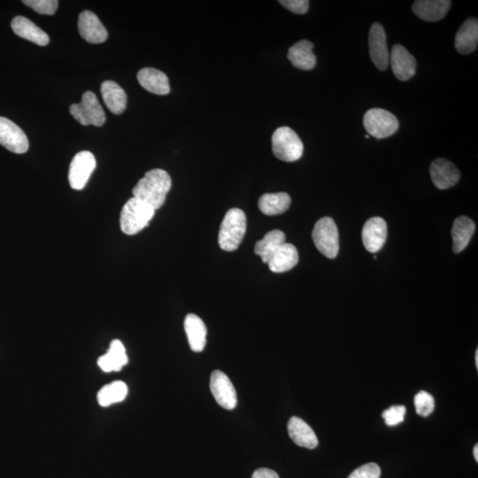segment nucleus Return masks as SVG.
<instances>
[{"label": "nucleus", "instance_id": "nucleus-1", "mask_svg": "<svg viewBox=\"0 0 478 478\" xmlns=\"http://www.w3.org/2000/svg\"><path fill=\"white\" fill-rule=\"evenodd\" d=\"M172 186V180L167 171L155 169L148 171L133 188V197L143 201L154 210L160 209L167 194Z\"/></svg>", "mask_w": 478, "mask_h": 478}, {"label": "nucleus", "instance_id": "nucleus-2", "mask_svg": "<svg viewBox=\"0 0 478 478\" xmlns=\"http://www.w3.org/2000/svg\"><path fill=\"white\" fill-rule=\"evenodd\" d=\"M246 216L243 210L232 209L226 213L221 224L218 242L221 248L234 252L243 241L246 232Z\"/></svg>", "mask_w": 478, "mask_h": 478}, {"label": "nucleus", "instance_id": "nucleus-3", "mask_svg": "<svg viewBox=\"0 0 478 478\" xmlns=\"http://www.w3.org/2000/svg\"><path fill=\"white\" fill-rule=\"evenodd\" d=\"M153 207L143 201L131 197L121 210L120 224L121 232L126 235H135L146 228L154 216Z\"/></svg>", "mask_w": 478, "mask_h": 478}, {"label": "nucleus", "instance_id": "nucleus-4", "mask_svg": "<svg viewBox=\"0 0 478 478\" xmlns=\"http://www.w3.org/2000/svg\"><path fill=\"white\" fill-rule=\"evenodd\" d=\"M272 151L278 160L293 163L301 159L304 146L298 134L291 128L280 127L273 133Z\"/></svg>", "mask_w": 478, "mask_h": 478}, {"label": "nucleus", "instance_id": "nucleus-5", "mask_svg": "<svg viewBox=\"0 0 478 478\" xmlns=\"http://www.w3.org/2000/svg\"><path fill=\"white\" fill-rule=\"evenodd\" d=\"M316 248L329 259H335L339 251L337 224L331 217H322L315 223L312 233Z\"/></svg>", "mask_w": 478, "mask_h": 478}, {"label": "nucleus", "instance_id": "nucleus-6", "mask_svg": "<svg viewBox=\"0 0 478 478\" xmlns=\"http://www.w3.org/2000/svg\"><path fill=\"white\" fill-rule=\"evenodd\" d=\"M72 117L84 126L94 125L101 127L105 123V114L100 101L92 91L84 92L80 104H73L69 107Z\"/></svg>", "mask_w": 478, "mask_h": 478}, {"label": "nucleus", "instance_id": "nucleus-7", "mask_svg": "<svg viewBox=\"0 0 478 478\" xmlns=\"http://www.w3.org/2000/svg\"><path fill=\"white\" fill-rule=\"evenodd\" d=\"M364 124L371 136L381 140L392 136L400 124L396 117L382 108H372L365 114Z\"/></svg>", "mask_w": 478, "mask_h": 478}, {"label": "nucleus", "instance_id": "nucleus-8", "mask_svg": "<svg viewBox=\"0 0 478 478\" xmlns=\"http://www.w3.org/2000/svg\"><path fill=\"white\" fill-rule=\"evenodd\" d=\"M94 155L89 151H79L69 167L68 180L74 190L84 189L96 169Z\"/></svg>", "mask_w": 478, "mask_h": 478}, {"label": "nucleus", "instance_id": "nucleus-9", "mask_svg": "<svg viewBox=\"0 0 478 478\" xmlns=\"http://www.w3.org/2000/svg\"><path fill=\"white\" fill-rule=\"evenodd\" d=\"M369 54L374 65L379 70L385 71L388 68L390 61L387 33L384 27L379 22L372 24L368 35Z\"/></svg>", "mask_w": 478, "mask_h": 478}, {"label": "nucleus", "instance_id": "nucleus-10", "mask_svg": "<svg viewBox=\"0 0 478 478\" xmlns=\"http://www.w3.org/2000/svg\"><path fill=\"white\" fill-rule=\"evenodd\" d=\"M210 389L217 403L225 410H232L237 407V397L235 387L228 375L220 371H214L210 378Z\"/></svg>", "mask_w": 478, "mask_h": 478}, {"label": "nucleus", "instance_id": "nucleus-11", "mask_svg": "<svg viewBox=\"0 0 478 478\" xmlns=\"http://www.w3.org/2000/svg\"><path fill=\"white\" fill-rule=\"evenodd\" d=\"M0 144L15 154H25L29 150V140L24 131L10 121L0 117Z\"/></svg>", "mask_w": 478, "mask_h": 478}, {"label": "nucleus", "instance_id": "nucleus-12", "mask_svg": "<svg viewBox=\"0 0 478 478\" xmlns=\"http://www.w3.org/2000/svg\"><path fill=\"white\" fill-rule=\"evenodd\" d=\"M389 64L395 77L402 82L410 80L417 72V59L401 45L392 47Z\"/></svg>", "mask_w": 478, "mask_h": 478}, {"label": "nucleus", "instance_id": "nucleus-13", "mask_svg": "<svg viewBox=\"0 0 478 478\" xmlns=\"http://www.w3.org/2000/svg\"><path fill=\"white\" fill-rule=\"evenodd\" d=\"M430 172L434 186L440 190H447L460 181L461 173L450 160L438 158L431 164Z\"/></svg>", "mask_w": 478, "mask_h": 478}, {"label": "nucleus", "instance_id": "nucleus-14", "mask_svg": "<svg viewBox=\"0 0 478 478\" xmlns=\"http://www.w3.org/2000/svg\"><path fill=\"white\" fill-rule=\"evenodd\" d=\"M387 239V223L381 217H372L364 224L362 241L369 253H378Z\"/></svg>", "mask_w": 478, "mask_h": 478}, {"label": "nucleus", "instance_id": "nucleus-15", "mask_svg": "<svg viewBox=\"0 0 478 478\" xmlns=\"http://www.w3.org/2000/svg\"><path fill=\"white\" fill-rule=\"evenodd\" d=\"M78 29L81 37L91 44H100L107 39V29L91 11H84L79 15Z\"/></svg>", "mask_w": 478, "mask_h": 478}, {"label": "nucleus", "instance_id": "nucleus-16", "mask_svg": "<svg viewBox=\"0 0 478 478\" xmlns=\"http://www.w3.org/2000/svg\"><path fill=\"white\" fill-rule=\"evenodd\" d=\"M449 0H417L412 9L418 18L425 22H438L447 15L451 8Z\"/></svg>", "mask_w": 478, "mask_h": 478}, {"label": "nucleus", "instance_id": "nucleus-17", "mask_svg": "<svg viewBox=\"0 0 478 478\" xmlns=\"http://www.w3.org/2000/svg\"><path fill=\"white\" fill-rule=\"evenodd\" d=\"M137 80L142 87L151 94L163 96L170 92L169 78L156 68H142L138 71Z\"/></svg>", "mask_w": 478, "mask_h": 478}, {"label": "nucleus", "instance_id": "nucleus-18", "mask_svg": "<svg viewBox=\"0 0 478 478\" xmlns=\"http://www.w3.org/2000/svg\"><path fill=\"white\" fill-rule=\"evenodd\" d=\"M11 27L19 37L34 43L36 45L45 46L50 41L46 32L24 16H16L13 19Z\"/></svg>", "mask_w": 478, "mask_h": 478}, {"label": "nucleus", "instance_id": "nucleus-19", "mask_svg": "<svg viewBox=\"0 0 478 478\" xmlns=\"http://www.w3.org/2000/svg\"><path fill=\"white\" fill-rule=\"evenodd\" d=\"M477 44L478 20L467 19L457 32L454 45L459 54H470L477 50Z\"/></svg>", "mask_w": 478, "mask_h": 478}, {"label": "nucleus", "instance_id": "nucleus-20", "mask_svg": "<svg viewBox=\"0 0 478 478\" xmlns=\"http://www.w3.org/2000/svg\"><path fill=\"white\" fill-rule=\"evenodd\" d=\"M288 433L293 442L299 447L314 449L318 446V438L315 431L299 417H293L290 419Z\"/></svg>", "mask_w": 478, "mask_h": 478}, {"label": "nucleus", "instance_id": "nucleus-21", "mask_svg": "<svg viewBox=\"0 0 478 478\" xmlns=\"http://www.w3.org/2000/svg\"><path fill=\"white\" fill-rule=\"evenodd\" d=\"M313 49L314 44L312 42L301 40L289 49L287 57L295 68L301 70H311L316 65V57Z\"/></svg>", "mask_w": 478, "mask_h": 478}, {"label": "nucleus", "instance_id": "nucleus-22", "mask_svg": "<svg viewBox=\"0 0 478 478\" xmlns=\"http://www.w3.org/2000/svg\"><path fill=\"white\" fill-rule=\"evenodd\" d=\"M184 329L191 350L202 352L207 344V329L202 319L194 314H189L184 320Z\"/></svg>", "mask_w": 478, "mask_h": 478}, {"label": "nucleus", "instance_id": "nucleus-23", "mask_svg": "<svg viewBox=\"0 0 478 478\" xmlns=\"http://www.w3.org/2000/svg\"><path fill=\"white\" fill-rule=\"evenodd\" d=\"M100 91L108 110L114 114H123L127 105V95L124 89L114 81H105L102 82Z\"/></svg>", "mask_w": 478, "mask_h": 478}, {"label": "nucleus", "instance_id": "nucleus-24", "mask_svg": "<svg viewBox=\"0 0 478 478\" xmlns=\"http://www.w3.org/2000/svg\"><path fill=\"white\" fill-rule=\"evenodd\" d=\"M299 253L292 244L285 243L270 259L268 265L274 273L289 271L298 264Z\"/></svg>", "mask_w": 478, "mask_h": 478}, {"label": "nucleus", "instance_id": "nucleus-25", "mask_svg": "<svg viewBox=\"0 0 478 478\" xmlns=\"http://www.w3.org/2000/svg\"><path fill=\"white\" fill-rule=\"evenodd\" d=\"M476 230V224L467 216H460L454 221L451 237H453V250L456 253L463 252L470 241Z\"/></svg>", "mask_w": 478, "mask_h": 478}, {"label": "nucleus", "instance_id": "nucleus-26", "mask_svg": "<svg viewBox=\"0 0 478 478\" xmlns=\"http://www.w3.org/2000/svg\"><path fill=\"white\" fill-rule=\"evenodd\" d=\"M285 243V234L279 230H274L266 234L262 240L255 244V253L268 264L276 251Z\"/></svg>", "mask_w": 478, "mask_h": 478}, {"label": "nucleus", "instance_id": "nucleus-27", "mask_svg": "<svg viewBox=\"0 0 478 478\" xmlns=\"http://www.w3.org/2000/svg\"><path fill=\"white\" fill-rule=\"evenodd\" d=\"M292 199L288 193H266L259 200V209L266 216H278L291 207Z\"/></svg>", "mask_w": 478, "mask_h": 478}, {"label": "nucleus", "instance_id": "nucleus-28", "mask_svg": "<svg viewBox=\"0 0 478 478\" xmlns=\"http://www.w3.org/2000/svg\"><path fill=\"white\" fill-rule=\"evenodd\" d=\"M113 364V371H120L128 361L126 350L124 345L119 339H114L111 342L110 348L107 352Z\"/></svg>", "mask_w": 478, "mask_h": 478}, {"label": "nucleus", "instance_id": "nucleus-29", "mask_svg": "<svg viewBox=\"0 0 478 478\" xmlns=\"http://www.w3.org/2000/svg\"><path fill=\"white\" fill-rule=\"evenodd\" d=\"M414 405L418 414L428 417L434 410V398L428 392L421 391L414 397Z\"/></svg>", "mask_w": 478, "mask_h": 478}, {"label": "nucleus", "instance_id": "nucleus-30", "mask_svg": "<svg viewBox=\"0 0 478 478\" xmlns=\"http://www.w3.org/2000/svg\"><path fill=\"white\" fill-rule=\"evenodd\" d=\"M22 3L38 14L47 15H54L59 6L57 0H24Z\"/></svg>", "mask_w": 478, "mask_h": 478}, {"label": "nucleus", "instance_id": "nucleus-31", "mask_svg": "<svg viewBox=\"0 0 478 478\" xmlns=\"http://www.w3.org/2000/svg\"><path fill=\"white\" fill-rule=\"evenodd\" d=\"M405 411L404 405H394L385 410L382 417L389 426H395L404 421Z\"/></svg>", "mask_w": 478, "mask_h": 478}, {"label": "nucleus", "instance_id": "nucleus-32", "mask_svg": "<svg viewBox=\"0 0 478 478\" xmlns=\"http://www.w3.org/2000/svg\"><path fill=\"white\" fill-rule=\"evenodd\" d=\"M381 470L377 463H368L359 467L348 478H380Z\"/></svg>", "mask_w": 478, "mask_h": 478}, {"label": "nucleus", "instance_id": "nucleus-33", "mask_svg": "<svg viewBox=\"0 0 478 478\" xmlns=\"http://www.w3.org/2000/svg\"><path fill=\"white\" fill-rule=\"evenodd\" d=\"M280 4L296 15H304L308 11V0H281Z\"/></svg>", "mask_w": 478, "mask_h": 478}, {"label": "nucleus", "instance_id": "nucleus-34", "mask_svg": "<svg viewBox=\"0 0 478 478\" xmlns=\"http://www.w3.org/2000/svg\"><path fill=\"white\" fill-rule=\"evenodd\" d=\"M110 384L112 401L114 403H118L125 400L128 394L127 384L123 381H114Z\"/></svg>", "mask_w": 478, "mask_h": 478}, {"label": "nucleus", "instance_id": "nucleus-35", "mask_svg": "<svg viewBox=\"0 0 478 478\" xmlns=\"http://www.w3.org/2000/svg\"><path fill=\"white\" fill-rule=\"evenodd\" d=\"M98 402L102 407H108L113 404L112 401L110 384H105L102 387L100 391L98 392Z\"/></svg>", "mask_w": 478, "mask_h": 478}, {"label": "nucleus", "instance_id": "nucleus-36", "mask_svg": "<svg viewBox=\"0 0 478 478\" xmlns=\"http://www.w3.org/2000/svg\"><path fill=\"white\" fill-rule=\"evenodd\" d=\"M252 478H279L278 473L272 470L260 468L253 472Z\"/></svg>", "mask_w": 478, "mask_h": 478}, {"label": "nucleus", "instance_id": "nucleus-37", "mask_svg": "<svg viewBox=\"0 0 478 478\" xmlns=\"http://www.w3.org/2000/svg\"><path fill=\"white\" fill-rule=\"evenodd\" d=\"M98 365L105 372L113 371V364H112L110 355L107 354L102 355L101 357L98 358Z\"/></svg>", "mask_w": 478, "mask_h": 478}, {"label": "nucleus", "instance_id": "nucleus-38", "mask_svg": "<svg viewBox=\"0 0 478 478\" xmlns=\"http://www.w3.org/2000/svg\"><path fill=\"white\" fill-rule=\"evenodd\" d=\"M474 457L476 459L477 463H478V445H476L474 447Z\"/></svg>", "mask_w": 478, "mask_h": 478}, {"label": "nucleus", "instance_id": "nucleus-39", "mask_svg": "<svg viewBox=\"0 0 478 478\" xmlns=\"http://www.w3.org/2000/svg\"><path fill=\"white\" fill-rule=\"evenodd\" d=\"M476 365H477V368L478 369V350H477V352H476Z\"/></svg>", "mask_w": 478, "mask_h": 478}, {"label": "nucleus", "instance_id": "nucleus-40", "mask_svg": "<svg viewBox=\"0 0 478 478\" xmlns=\"http://www.w3.org/2000/svg\"><path fill=\"white\" fill-rule=\"evenodd\" d=\"M365 137L367 138V140H369V135H366Z\"/></svg>", "mask_w": 478, "mask_h": 478}]
</instances>
